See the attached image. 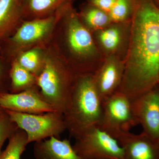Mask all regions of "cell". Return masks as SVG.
I'll return each instance as SVG.
<instances>
[{"instance_id": "8fae6325", "label": "cell", "mask_w": 159, "mask_h": 159, "mask_svg": "<svg viewBox=\"0 0 159 159\" xmlns=\"http://www.w3.org/2000/svg\"><path fill=\"white\" fill-rule=\"evenodd\" d=\"M0 107L4 110L25 114H43L55 111L43 99L38 88L17 93L0 91Z\"/></svg>"}, {"instance_id": "d4e9b609", "label": "cell", "mask_w": 159, "mask_h": 159, "mask_svg": "<svg viewBox=\"0 0 159 159\" xmlns=\"http://www.w3.org/2000/svg\"><path fill=\"white\" fill-rule=\"evenodd\" d=\"M155 4L159 8V0H152Z\"/></svg>"}, {"instance_id": "cb8c5ba5", "label": "cell", "mask_w": 159, "mask_h": 159, "mask_svg": "<svg viewBox=\"0 0 159 159\" xmlns=\"http://www.w3.org/2000/svg\"><path fill=\"white\" fill-rule=\"evenodd\" d=\"M7 63L6 61L0 58V91H4V87L8 77H9V69L8 70L6 67V64Z\"/></svg>"}, {"instance_id": "30bf717a", "label": "cell", "mask_w": 159, "mask_h": 159, "mask_svg": "<svg viewBox=\"0 0 159 159\" xmlns=\"http://www.w3.org/2000/svg\"><path fill=\"white\" fill-rule=\"evenodd\" d=\"M132 106L142 132L159 143V84L132 100Z\"/></svg>"}, {"instance_id": "52a82bcc", "label": "cell", "mask_w": 159, "mask_h": 159, "mask_svg": "<svg viewBox=\"0 0 159 159\" xmlns=\"http://www.w3.org/2000/svg\"><path fill=\"white\" fill-rule=\"evenodd\" d=\"M138 124L132 100L118 91L102 101V116L99 127L117 139L129 132Z\"/></svg>"}, {"instance_id": "e0dca14e", "label": "cell", "mask_w": 159, "mask_h": 159, "mask_svg": "<svg viewBox=\"0 0 159 159\" xmlns=\"http://www.w3.org/2000/svg\"><path fill=\"white\" fill-rule=\"evenodd\" d=\"M9 77L11 93L37 88L36 76L23 68L15 60L10 62Z\"/></svg>"}, {"instance_id": "7a4b0ae2", "label": "cell", "mask_w": 159, "mask_h": 159, "mask_svg": "<svg viewBox=\"0 0 159 159\" xmlns=\"http://www.w3.org/2000/svg\"><path fill=\"white\" fill-rule=\"evenodd\" d=\"M52 40L76 75L93 74L104 59L93 34L71 5L57 23Z\"/></svg>"}, {"instance_id": "7c38bea8", "label": "cell", "mask_w": 159, "mask_h": 159, "mask_svg": "<svg viewBox=\"0 0 159 159\" xmlns=\"http://www.w3.org/2000/svg\"><path fill=\"white\" fill-rule=\"evenodd\" d=\"M125 71V61L115 56L104 57L93 74L95 85L102 101L119 90Z\"/></svg>"}, {"instance_id": "5b68a950", "label": "cell", "mask_w": 159, "mask_h": 159, "mask_svg": "<svg viewBox=\"0 0 159 159\" xmlns=\"http://www.w3.org/2000/svg\"><path fill=\"white\" fill-rule=\"evenodd\" d=\"M71 4L63 6L48 17L24 20L14 34L4 43L0 50V58L10 63L24 51L43 47L50 42L57 23Z\"/></svg>"}, {"instance_id": "3957f363", "label": "cell", "mask_w": 159, "mask_h": 159, "mask_svg": "<svg viewBox=\"0 0 159 159\" xmlns=\"http://www.w3.org/2000/svg\"><path fill=\"white\" fill-rule=\"evenodd\" d=\"M102 100L95 85L93 74L76 75L63 114L70 135L74 139L90 129L99 126Z\"/></svg>"}, {"instance_id": "603a6c76", "label": "cell", "mask_w": 159, "mask_h": 159, "mask_svg": "<svg viewBox=\"0 0 159 159\" xmlns=\"http://www.w3.org/2000/svg\"><path fill=\"white\" fill-rule=\"evenodd\" d=\"M116 0H89V2L99 9L109 13Z\"/></svg>"}, {"instance_id": "5bb4252c", "label": "cell", "mask_w": 159, "mask_h": 159, "mask_svg": "<svg viewBox=\"0 0 159 159\" xmlns=\"http://www.w3.org/2000/svg\"><path fill=\"white\" fill-rule=\"evenodd\" d=\"M24 21L21 0H0V50Z\"/></svg>"}, {"instance_id": "7402d4cb", "label": "cell", "mask_w": 159, "mask_h": 159, "mask_svg": "<svg viewBox=\"0 0 159 159\" xmlns=\"http://www.w3.org/2000/svg\"><path fill=\"white\" fill-rule=\"evenodd\" d=\"M18 128L17 125L10 120L4 110L0 112V154L4 142Z\"/></svg>"}, {"instance_id": "d6986e66", "label": "cell", "mask_w": 159, "mask_h": 159, "mask_svg": "<svg viewBox=\"0 0 159 159\" xmlns=\"http://www.w3.org/2000/svg\"><path fill=\"white\" fill-rule=\"evenodd\" d=\"M43 47L33 48L24 51L14 60L23 68L37 77L41 72L43 66Z\"/></svg>"}, {"instance_id": "9c48e42d", "label": "cell", "mask_w": 159, "mask_h": 159, "mask_svg": "<svg viewBox=\"0 0 159 159\" xmlns=\"http://www.w3.org/2000/svg\"><path fill=\"white\" fill-rule=\"evenodd\" d=\"M130 21L111 23L92 33L103 57L115 56L125 61L130 39Z\"/></svg>"}, {"instance_id": "ac0fdd59", "label": "cell", "mask_w": 159, "mask_h": 159, "mask_svg": "<svg viewBox=\"0 0 159 159\" xmlns=\"http://www.w3.org/2000/svg\"><path fill=\"white\" fill-rule=\"evenodd\" d=\"M78 14L83 25L92 33L112 23L107 12L90 4L84 6Z\"/></svg>"}, {"instance_id": "4fadbf2b", "label": "cell", "mask_w": 159, "mask_h": 159, "mask_svg": "<svg viewBox=\"0 0 159 159\" xmlns=\"http://www.w3.org/2000/svg\"><path fill=\"white\" fill-rule=\"evenodd\" d=\"M122 147L124 159H159V143L144 133L129 132L117 139Z\"/></svg>"}, {"instance_id": "44dd1931", "label": "cell", "mask_w": 159, "mask_h": 159, "mask_svg": "<svg viewBox=\"0 0 159 159\" xmlns=\"http://www.w3.org/2000/svg\"><path fill=\"white\" fill-rule=\"evenodd\" d=\"M134 11L133 0H116L108 14L112 23L130 21Z\"/></svg>"}, {"instance_id": "9a60e30c", "label": "cell", "mask_w": 159, "mask_h": 159, "mask_svg": "<svg viewBox=\"0 0 159 159\" xmlns=\"http://www.w3.org/2000/svg\"><path fill=\"white\" fill-rule=\"evenodd\" d=\"M33 154L35 159H80L70 140L54 137L34 142Z\"/></svg>"}, {"instance_id": "ba28073f", "label": "cell", "mask_w": 159, "mask_h": 159, "mask_svg": "<svg viewBox=\"0 0 159 159\" xmlns=\"http://www.w3.org/2000/svg\"><path fill=\"white\" fill-rule=\"evenodd\" d=\"M75 139L73 148L80 159H124L118 140L98 126Z\"/></svg>"}, {"instance_id": "6da1fadb", "label": "cell", "mask_w": 159, "mask_h": 159, "mask_svg": "<svg viewBox=\"0 0 159 159\" xmlns=\"http://www.w3.org/2000/svg\"><path fill=\"white\" fill-rule=\"evenodd\" d=\"M130 39L119 90L131 100L159 84V8L152 0H133Z\"/></svg>"}, {"instance_id": "484cf974", "label": "cell", "mask_w": 159, "mask_h": 159, "mask_svg": "<svg viewBox=\"0 0 159 159\" xmlns=\"http://www.w3.org/2000/svg\"><path fill=\"white\" fill-rule=\"evenodd\" d=\"M3 110L2 109V108H1V107H0V112H2V111Z\"/></svg>"}, {"instance_id": "ffe728a7", "label": "cell", "mask_w": 159, "mask_h": 159, "mask_svg": "<svg viewBox=\"0 0 159 159\" xmlns=\"http://www.w3.org/2000/svg\"><path fill=\"white\" fill-rule=\"evenodd\" d=\"M28 144L25 132L18 128L9 138L6 149L0 154V159H20Z\"/></svg>"}, {"instance_id": "2e32d148", "label": "cell", "mask_w": 159, "mask_h": 159, "mask_svg": "<svg viewBox=\"0 0 159 159\" xmlns=\"http://www.w3.org/2000/svg\"><path fill=\"white\" fill-rule=\"evenodd\" d=\"M24 20L52 15L72 0H21Z\"/></svg>"}, {"instance_id": "277c9868", "label": "cell", "mask_w": 159, "mask_h": 159, "mask_svg": "<svg viewBox=\"0 0 159 159\" xmlns=\"http://www.w3.org/2000/svg\"><path fill=\"white\" fill-rule=\"evenodd\" d=\"M43 51V66L36 77V85L43 99L63 115L77 75L52 39Z\"/></svg>"}, {"instance_id": "8992f818", "label": "cell", "mask_w": 159, "mask_h": 159, "mask_svg": "<svg viewBox=\"0 0 159 159\" xmlns=\"http://www.w3.org/2000/svg\"><path fill=\"white\" fill-rule=\"evenodd\" d=\"M4 111L18 128L25 132L29 144L52 137L60 139L66 130L62 114L56 111L31 114Z\"/></svg>"}]
</instances>
